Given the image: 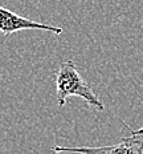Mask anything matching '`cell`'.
Masks as SVG:
<instances>
[{
	"label": "cell",
	"instance_id": "1",
	"mask_svg": "<svg viewBox=\"0 0 143 154\" xmlns=\"http://www.w3.org/2000/svg\"><path fill=\"white\" fill-rule=\"evenodd\" d=\"M55 81L56 101L58 106H64L69 97L77 96L97 110L102 112L105 109L103 102L93 92V89L84 80V77L78 73V69L73 60H66V61L61 63L60 68L55 73Z\"/></svg>",
	"mask_w": 143,
	"mask_h": 154
},
{
	"label": "cell",
	"instance_id": "2",
	"mask_svg": "<svg viewBox=\"0 0 143 154\" xmlns=\"http://www.w3.org/2000/svg\"><path fill=\"white\" fill-rule=\"evenodd\" d=\"M123 126L130 131L129 136H125L115 145L100 146V147H65L55 146L52 149L53 153L72 152V153H85V154H142L143 153V128L138 130H133L130 126L123 124Z\"/></svg>",
	"mask_w": 143,
	"mask_h": 154
},
{
	"label": "cell",
	"instance_id": "3",
	"mask_svg": "<svg viewBox=\"0 0 143 154\" xmlns=\"http://www.w3.org/2000/svg\"><path fill=\"white\" fill-rule=\"evenodd\" d=\"M27 29L28 31L31 29L48 31V32H52L53 35H57V36H60L62 33L61 27L33 21L31 19L17 15L15 12L9 11L8 8H4L0 5V33H3L5 37H9L11 35L16 33V32L27 31Z\"/></svg>",
	"mask_w": 143,
	"mask_h": 154
}]
</instances>
